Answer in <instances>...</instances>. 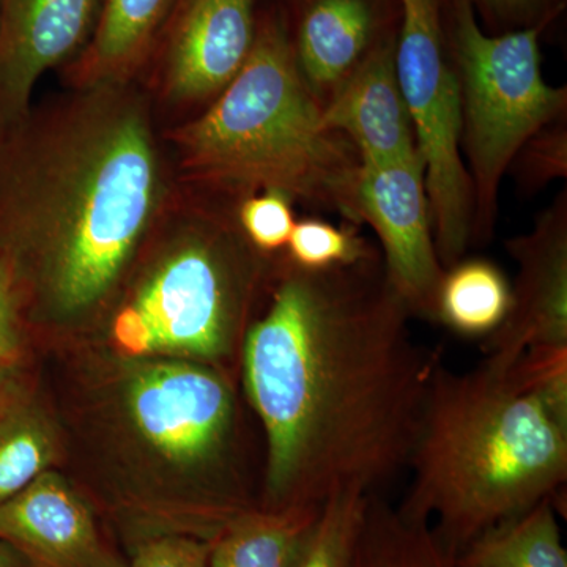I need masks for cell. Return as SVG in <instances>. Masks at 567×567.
<instances>
[{
    "label": "cell",
    "instance_id": "4",
    "mask_svg": "<svg viewBox=\"0 0 567 567\" xmlns=\"http://www.w3.org/2000/svg\"><path fill=\"white\" fill-rule=\"evenodd\" d=\"M398 507L454 555L495 525L555 498L567 480V417L509 372L436 365Z\"/></svg>",
    "mask_w": 567,
    "mask_h": 567
},
{
    "label": "cell",
    "instance_id": "28",
    "mask_svg": "<svg viewBox=\"0 0 567 567\" xmlns=\"http://www.w3.org/2000/svg\"><path fill=\"white\" fill-rule=\"evenodd\" d=\"M475 10H480L488 21L503 24L528 25L551 21L561 10L554 0H472Z\"/></svg>",
    "mask_w": 567,
    "mask_h": 567
},
{
    "label": "cell",
    "instance_id": "12",
    "mask_svg": "<svg viewBox=\"0 0 567 567\" xmlns=\"http://www.w3.org/2000/svg\"><path fill=\"white\" fill-rule=\"evenodd\" d=\"M103 0H0V130L32 107L37 82L91 41Z\"/></svg>",
    "mask_w": 567,
    "mask_h": 567
},
{
    "label": "cell",
    "instance_id": "24",
    "mask_svg": "<svg viewBox=\"0 0 567 567\" xmlns=\"http://www.w3.org/2000/svg\"><path fill=\"white\" fill-rule=\"evenodd\" d=\"M524 192L535 193L567 175L566 117L548 123L524 142L507 167Z\"/></svg>",
    "mask_w": 567,
    "mask_h": 567
},
{
    "label": "cell",
    "instance_id": "2",
    "mask_svg": "<svg viewBox=\"0 0 567 567\" xmlns=\"http://www.w3.org/2000/svg\"><path fill=\"white\" fill-rule=\"evenodd\" d=\"M177 186L140 81L70 87L0 130V259L24 317L103 308Z\"/></svg>",
    "mask_w": 567,
    "mask_h": 567
},
{
    "label": "cell",
    "instance_id": "1",
    "mask_svg": "<svg viewBox=\"0 0 567 567\" xmlns=\"http://www.w3.org/2000/svg\"><path fill=\"white\" fill-rule=\"evenodd\" d=\"M410 317L382 256L328 270L279 256L240 357L265 435V509L375 494L409 465L439 365Z\"/></svg>",
    "mask_w": 567,
    "mask_h": 567
},
{
    "label": "cell",
    "instance_id": "15",
    "mask_svg": "<svg viewBox=\"0 0 567 567\" xmlns=\"http://www.w3.org/2000/svg\"><path fill=\"white\" fill-rule=\"evenodd\" d=\"M395 33L371 52L322 107L324 125L357 148L361 163L417 155L415 133L395 74Z\"/></svg>",
    "mask_w": 567,
    "mask_h": 567
},
{
    "label": "cell",
    "instance_id": "7",
    "mask_svg": "<svg viewBox=\"0 0 567 567\" xmlns=\"http://www.w3.org/2000/svg\"><path fill=\"white\" fill-rule=\"evenodd\" d=\"M395 74L424 166L432 233L442 267L473 246V193L462 159V103L443 0H399Z\"/></svg>",
    "mask_w": 567,
    "mask_h": 567
},
{
    "label": "cell",
    "instance_id": "16",
    "mask_svg": "<svg viewBox=\"0 0 567 567\" xmlns=\"http://www.w3.org/2000/svg\"><path fill=\"white\" fill-rule=\"evenodd\" d=\"M177 0H103L85 50L63 69L70 87L140 81Z\"/></svg>",
    "mask_w": 567,
    "mask_h": 567
},
{
    "label": "cell",
    "instance_id": "13",
    "mask_svg": "<svg viewBox=\"0 0 567 567\" xmlns=\"http://www.w3.org/2000/svg\"><path fill=\"white\" fill-rule=\"evenodd\" d=\"M0 540L32 567H128L107 546L91 507L52 470L0 505Z\"/></svg>",
    "mask_w": 567,
    "mask_h": 567
},
{
    "label": "cell",
    "instance_id": "25",
    "mask_svg": "<svg viewBox=\"0 0 567 567\" xmlns=\"http://www.w3.org/2000/svg\"><path fill=\"white\" fill-rule=\"evenodd\" d=\"M238 226L264 256H279L289 244L295 226L293 203L286 194L264 192L252 194L237 207Z\"/></svg>",
    "mask_w": 567,
    "mask_h": 567
},
{
    "label": "cell",
    "instance_id": "9",
    "mask_svg": "<svg viewBox=\"0 0 567 567\" xmlns=\"http://www.w3.org/2000/svg\"><path fill=\"white\" fill-rule=\"evenodd\" d=\"M132 420L148 445L192 468H224L233 456L237 401L223 371L192 363H153L128 386Z\"/></svg>",
    "mask_w": 567,
    "mask_h": 567
},
{
    "label": "cell",
    "instance_id": "17",
    "mask_svg": "<svg viewBox=\"0 0 567 567\" xmlns=\"http://www.w3.org/2000/svg\"><path fill=\"white\" fill-rule=\"evenodd\" d=\"M320 507H252L212 543L207 567H290Z\"/></svg>",
    "mask_w": 567,
    "mask_h": 567
},
{
    "label": "cell",
    "instance_id": "30",
    "mask_svg": "<svg viewBox=\"0 0 567 567\" xmlns=\"http://www.w3.org/2000/svg\"><path fill=\"white\" fill-rule=\"evenodd\" d=\"M14 388H17V386L13 385V386L7 388V390H3L2 393H0V405H2L3 402L7 401V398H9V395L11 393H13Z\"/></svg>",
    "mask_w": 567,
    "mask_h": 567
},
{
    "label": "cell",
    "instance_id": "10",
    "mask_svg": "<svg viewBox=\"0 0 567 567\" xmlns=\"http://www.w3.org/2000/svg\"><path fill=\"white\" fill-rule=\"evenodd\" d=\"M517 278L505 322L486 338L483 364L507 371L525 357L567 353V194L506 241Z\"/></svg>",
    "mask_w": 567,
    "mask_h": 567
},
{
    "label": "cell",
    "instance_id": "19",
    "mask_svg": "<svg viewBox=\"0 0 567 567\" xmlns=\"http://www.w3.org/2000/svg\"><path fill=\"white\" fill-rule=\"evenodd\" d=\"M513 287L487 259H462L446 268L436 289L432 320L465 338L494 334L505 322Z\"/></svg>",
    "mask_w": 567,
    "mask_h": 567
},
{
    "label": "cell",
    "instance_id": "18",
    "mask_svg": "<svg viewBox=\"0 0 567 567\" xmlns=\"http://www.w3.org/2000/svg\"><path fill=\"white\" fill-rule=\"evenodd\" d=\"M454 559L457 567H567L555 498L481 533Z\"/></svg>",
    "mask_w": 567,
    "mask_h": 567
},
{
    "label": "cell",
    "instance_id": "27",
    "mask_svg": "<svg viewBox=\"0 0 567 567\" xmlns=\"http://www.w3.org/2000/svg\"><path fill=\"white\" fill-rule=\"evenodd\" d=\"M212 543L199 537L164 535L141 540L128 567H207Z\"/></svg>",
    "mask_w": 567,
    "mask_h": 567
},
{
    "label": "cell",
    "instance_id": "26",
    "mask_svg": "<svg viewBox=\"0 0 567 567\" xmlns=\"http://www.w3.org/2000/svg\"><path fill=\"white\" fill-rule=\"evenodd\" d=\"M24 320L17 279L0 259V393L13 386L24 346Z\"/></svg>",
    "mask_w": 567,
    "mask_h": 567
},
{
    "label": "cell",
    "instance_id": "23",
    "mask_svg": "<svg viewBox=\"0 0 567 567\" xmlns=\"http://www.w3.org/2000/svg\"><path fill=\"white\" fill-rule=\"evenodd\" d=\"M284 254L290 262L306 270L349 267L380 256V251L361 237L357 226L338 227L319 218L295 223Z\"/></svg>",
    "mask_w": 567,
    "mask_h": 567
},
{
    "label": "cell",
    "instance_id": "3",
    "mask_svg": "<svg viewBox=\"0 0 567 567\" xmlns=\"http://www.w3.org/2000/svg\"><path fill=\"white\" fill-rule=\"evenodd\" d=\"M182 188L237 205L278 192L293 204L361 226V158L347 137L324 125L322 106L295 62L290 21L259 10L244 69L215 102L163 133Z\"/></svg>",
    "mask_w": 567,
    "mask_h": 567
},
{
    "label": "cell",
    "instance_id": "6",
    "mask_svg": "<svg viewBox=\"0 0 567 567\" xmlns=\"http://www.w3.org/2000/svg\"><path fill=\"white\" fill-rule=\"evenodd\" d=\"M548 22L488 35L472 0H450L446 37L461 85L473 244L491 238L499 185L518 148L543 126L566 117L567 89L547 84L540 70L539 39Z\"/></svg>",
    "mask_w": 567,
    "mask_h": 567
},
{
    "label": "cell",
    "instance_id": "20",
    "mask_svg": "<svg viewBox=\"0 0 567 567\" xmlns=\"http://www.w3.org/2000/svg\"><path fill=\"white\" fill-rule=\"evenodd\" d=\"M353 567H457L431 525L410 520L382 496L365 503Z\"/></svg>",
    "mask_w": 567,
    "mask_h": 567
},
{
    "label": "cell",
    "instance_id": "29",
    "mask_svg": "<svg viewBox=\"0 0 567 567\" xmlns=\"http://www.w3.org/2000/svg\"><path fill=\"white\" fill-rule=\"evenodd\" d=\"M0 567H32L13 547L0 540Z\"/></svg>",
    "mask_w": 567,
    "mask_h": 567
},
{
    "label": "cell",
    "instance_id": "8",
    "mask_svg": "<svg viewBox=\"0 0 567 567\" xmlns=\"http://www.w3.org/2000/svg\"><path fill=\"white\" fill-rule=\"evenodd\" d=\"M257 17V0H177L140 80L153 106L189 118L215 102L251 54Z\"/></svg>",
    "mask_w": 567,
    "mask_h": 567
},
{
    "label": "cell",
    "instance_id": "21",
    "mask_svg": "<svg viewBox=\"0 0 567 567\" xmlns=\"http://www.w3.org/2000/svg\"><path fill=\"white\" fill-rule=\"evenodd\" d=\"M58 456L50 417L14 388L0 405V505L51 470Z\"/></svg>",
    "mask_w": 567,
    "mask_h": 567
},
{
    "label": "cell",
    "instance_id": "11",
    "mask_svg": "<svg viewBox=\"0 0 567 567\" xmlns=\"http://www.w3.org/2000/svg\"><path fill=\"white\" fill-rule=\"evenodd\" d=\"M357 204L361 224L374 229L382 246L388 281L412 316L432 319L445 268L436 256L420 155L361 163Z\"/></svg>",
    "mask_w": 567,
    "mask_h": 567
},
{
    "label": "cell",
    "instance_id": "14",
    "mask_svg": "<svg viewBox=\"0 0 567 567\" xmlns=\"http://www.w3.org/2000/svg\"><path fill=\"white\" fill-rule=\"evenodd\" d=\"M399 0H300L290 25L295 62L320 106L398 33Z\"/></svg>",
    "mask_w": 567,
    "mask_h": 567
},
{
    "label": "cell",
    "instance_id": "22",
    "mask_svg": "<svg viewBox=\"0 0 567 567\" xmlns=\"http://www.w3.org/2000/svg\"><path fill=\"white\" fill-rule=\"evenodd\" d=\"M368 496L344 491L323 502L290 567H353Z\"/></svg>",
    "mask_w": 567,
    "mask_h": 567
},
{
    "label": "cell",
    "instance_id": "5",
    "mask_svg": "<svg viewBox=\"0 0 567 567\" xmlns=\"http://www.w3.org/2000/svg\"><path fill=\"white\" fill-rule=\"evenodd\" d=\"M158 249L112 317L111 334L130 354L181 353L223 363L244 347L265 276L264 256L237 219V205L177 186L155 227Z\"/></svg>",
    "mask_w": 567,
    "mask_h": 567
}]
</instances>
